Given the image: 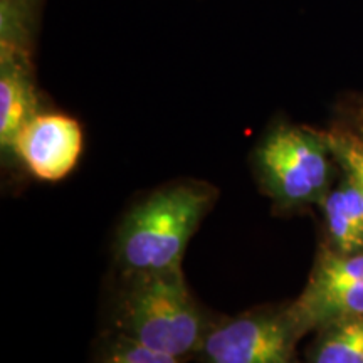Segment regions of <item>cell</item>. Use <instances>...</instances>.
I'll return each mask as SVG.
<instances>
[{
	"mask_svg": "<svg viewBox=\"0 0 363 363\" xmlns=\"http://www.w3.org/2000/svg\"><path fill=\"white\" fill-rule=\"evenodd\" d=\"M358 128L360 130H363V108H362V111H360V115H358Z\"/></svg>",
	"mask_w": 363,
	"mask_h": 363,
	"instance_id": "obj_12",
	"label": "cell"
},
{
	"mask_svg": "<svg viewBox=\"0 0 363 363\" xmlns=\"http://www.w3.org/2000/svg\"><path fill=\"white\" fill-rule=\"evenodd\" d=\"M216 199L211 184L184 180L135 203L116 229L115 262L121 278L182 269L185 249Z\"/></svg>",
	"mask_w": 363,
	"mask_h": 363,
	"instance_id": "obj_1",
	"label": "cell"
},
{
	"mask_svg": "<svg viewBox=\"0 0 363 363\" xmlns=\"http://www.w3.org/2000/svg\"><path fill=\"white\" fill-rule=\"evenodd\" d=\"M261 190L281 212L320 206L338 175L325 131L293 123L272 125L252 152Z\"/></svg>",
	"mask_w": 363,
	"mask_h": 363,
	"instance_id": "obj_3",
	"label": "cell"
},
{
	"mask_svg": "<svg viewBox=\"0 0 363 363\" xmlns=\"http://www.w3.org/2000/svg\"><path fill=\"white\" fill-rule=\"evenodd\" d=\"M316 333L308 363H363V316L335 321Z\"/></svg>",
	"mask_w": 363,
	"mask_h": 363,
	"instance_id": "obj_9",
	"label": "cell"
},
{
	"mask_svg": "<svg viewBox=\"0 0 363 363\" xmlns=\"http://www.w3.org/2000/svg\"><path fill=\"white\" fill-rule=\"evenodd\" d=\"M291 308L305 335L335 321L363 316V279L325 291L303 289Z\"/></svg>",
	"mask_w": 363,
	"mask_h": 363,
	"instance_id": "obj_8",
	"label": "cell"
},
{
	"mask_svg": "<svg viewBox=\"0 0 363 363\" xmlns=\"http://www.w3.org/2000/svg\"><path fill=\"white\" fill-rule=\"evenodd\" d=\"M30 49L0 44V150L4 163L13 162V143L24 125L38 115Z\"/></svg>",
	"mask_w": 363,
	"mask_h": 363,
	"instance_id": "obj_6",
	"label": "cell"
},
{
	"mask_svg": "<svg viewBox=\"0 0 363 363\" xmlns=\"http://www.w3.org/2000/svg\"><path fill=\"white\" fill-rule=\"evenodd\" d=\"M83 143L78 120L65 113L39 111L17 135L13 162L40 182H59L76 169Z\"/></svg>",
	"mask_w": 363,
	"mask_h": 363,
	"instance_id": "obj_5",
	"label": "cell"
},
{
	"mask_svg": "<svg viewBox=\"0 0 363 363\" xmlns=\"http://www.w3.org/2000/svg\"><path fill=\"white\" fill-rule=\"evenodd\" d=\"M325 242L338 254L363 252V195L350 175L340 170L320 202Z\"/></svg>",
	"mask_w": 363,
	"mask_h": 363,
	"instance_id": "obj_7",
	"label": "cell"
},
{
	"mask_svg": "<svg viewBox=\"0 0 363 363\" xmlns=\"http://www.w3.org/2000/svg\"><path fill=\"white\" fill-rule=\"evenodd\" d=\"M88 363H189L167 353L152 350L118 331H104L94 343Z\"/></svg>",
	"mask_w": 363,
	"mask_h": 363,
	"instance_id": "obj_10",
	"label": "cell"
},
{
	"mask_svg": "<svg viewBox=\"0 0 363 363\" xmlns=\"http://www.w3.org/2000/svg\"><path fill=\"white\" fill-rule=\"evenodd\" d=\"M113 331L180 360H195L216 316L190 293L184 271L123 276Z\"/></svg>",
	"mask_w": 363,
	"mask_h": 363,
	"instance_id": "obj_2",
	"label": "cell"
},
{
	"mask_svg": "<svg viewBox=\"0 0 363 363\" xmlns=\"http://www.w3.org/2000/svg\"><path fill=\"white\" fill-rule=\"evenodd\" d=\"M305 331L291 303L261 306L238 316H216L199 348L197 363H293Z\"/></svg>",
	"mask_w": 363,
	"mask_h": 363,
	"instance_id": "obj_4",
	"label": "cell"
},
{
	"mask_svg": "<svg viewBox=\"0 0 363 363\" xmlns=\"http://www.w3.org/2000/svg\"><path fill=\"white\" fill-rule=\"evenodd\" d=\"M330 150L333 153L335 162L355 180L363 195V130L357 128H331L325 131Z\"/></svg>",
	"mask_w": 363,
	"mask_h": 363,
	"instance_id": "obj_11",
	"label": "cell"
}]
</instances>
